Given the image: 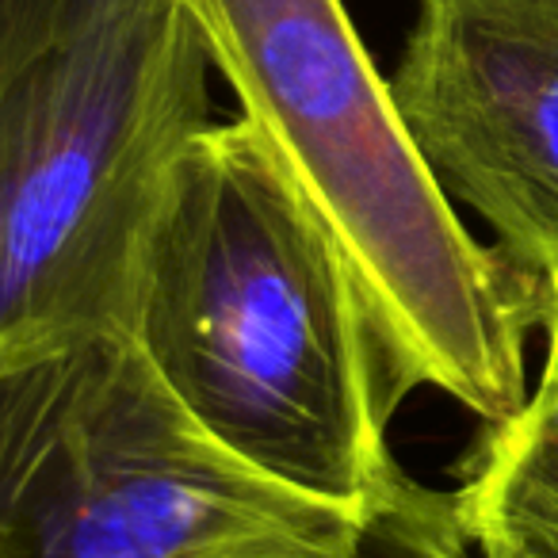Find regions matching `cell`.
<instances>
[{
	"label": "cell",
	"instance_id": "obj_1",
	"mask_svg": "<svg viewBox=\"0 0 558 558\" xmlns=\"http://www.w3.org/2000/svg\"><path fill=\"white\" fill-rule=\"evenodd\" d=\"M126 337L195 425L268 478L360 517L413 486L390 451L405 395L364 295L241 116L172 165Z\"/></svg>",
	"mask_w": 558,
	"mask_h": 558
},
{
	"label": "cell",
	"instance_id": "obj_2",
	"mask_svg": "<svg viewBox=\"0 0 558 558\" xmlns=\"http://www.w3.org/2000/svg\"><path fill=\"white\" fill-rule=\"evenodd\" d=\"M210 65L318 222L395 367L482 425L527 402L539 279L486 248L421 157L344 0H187Z\"/></svg>",
	"mask_w": 558,
	"mask_h": 558
},
{
	"label": "cell",
	"instance_id": "obj_3",
	"mask_svg": "<svg viewBox=\"0 0 558 558\" xmlns=\"http://www.w3.org/2000/svg\"><path fill=\"white\" fill-rule=\"evenodd\" d=\"M187 0H81L0 81V375L126 333L172 165L215 123Z\"/></svg>",
	"mask_w": 558,
	"mask_h": 558
},
{
	"label": "cell",
	"instance_id": "obj_4",
	"mask_svg": "<svg viewBox=\"0 0 558 558\" xmlns=\"http://www.w3.org/2000/svg\"><path fill=\"white\" fill-rule=\"evenodd\" d=\"M367 524L226 451L126 333L0 375V558H349Z\"/></svg>",
	"mask_w": 558,
	"mask_h": 558
},
{
	"label": "cell",
	"instance_id": "obj_5",
	"mask_svg": "<svg viewBox=\"0 0 558 558\" xmlns=\"http://www.w3.org/2000/svg\"><path fill=\"white\" fill-rule=\"evenodd\" d=\"M390 93L448 199L543 279L558 264V0H417Z\"/></svg>",
	"mask_w": 558,
	"mask_h": 558
},
{
	"label": "cell",
	"instance_id": "obj_6",
	"mask_svg": "<svg viewBox=\"0 0 558 558\" xmlns=\"http://www.w3.org/2000/svg\"><path fill=\"white\" fill-rule=\"evenodd\" d=\"M451 509L474 558H558V440L520 417L489 421Z\"/></svg>",
	"mask_w": 558,
	"mask_h": 558
},
{
	"label": "cell",
	"instance_id": "obj_7",
	"mask_svg": "<svg viewBox=\"0 0 558 558\" xmlns=\"http://www.w3.org/2000/svg\"><path fill=\"white\" fill-rule=\"evenodd\" d=\"M349 558H474V550L459 532L451 494L413 482L375 512L364 543Z\"/></svg>",
	"mask_w": 558,
	"mask_h": 558
},
{
	"label": "cell",
	"instance_id": "obj_8",
	"mask_svg": "<svg viewBox=\"0 0 558 558\" xmlns=\"http://www.w3.org/2000/svg\"><path fill=\"white\" fill-rule=\"evenodd\" d=\"M81 0H0V81L58 35Z\"/></svg>",
	"mask_w": 558,
	"mask_h": 558
},
{
	"label": "cell",
	"instance_id": "obj_9",
	"mask_svg": "<svg viewBox=\"0 0 558 558\" xmlns=\"http://www.w3.org/2000/svg\"><path fill=\"white\" fill-rule=\"evenodd\" d=\"M539 329L547 337L539 379H535V387L527 390V402L512 417L558 440V264L539 279Z\"/></svg>",
	"mask_w": 558,
	"mask_h": 558
}]
</instances>
